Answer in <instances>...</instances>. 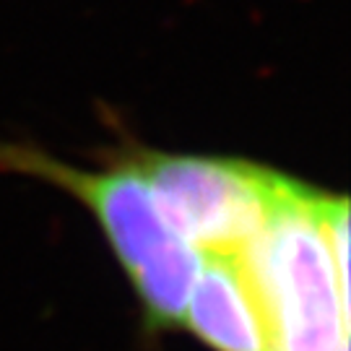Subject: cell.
I'll return each mask as SVG.
<instances>
[{"mask_svg": "<svg viewBox=\"0 0 351 351\" xmlns=\"http://www.w3.org/2000/svg\"><path fill=\"white\" fill-rule=\"evenodd\" d=\"M146 175L167 226L203 255H239L263 232L276 206L281 172L261 164L141 151Z\"/></svg>", "mask_w": 351, "mask_h": 351, "instance_id": "7a4b0ae2", "label": "cell"}, {"mask_svg": "<svg viewBox=\"0 0 351 351\" xmlns=\"http://www.w3.org/2000/svg\"><path fill=\"white\" fill-rule=\"evenodd\" d=\"M0 169L37 177L71 193L81 206H86L128 276H133L141 265L177 239L164 221L149 180L136 159L101 172H84L45 151L0 146Z\"/></svg>", "mask_w": 351, "mask_h": 351, "instance_id": "3957f363", "label": "cell"}, {"mask_svg": "<svg viewBox=\"0 0 351 351\" xmlns=\"http://www.w3.org/2000/svg\"><path fill=\"white\" fill-rule=\"evenodd\" d=\"M182 326L213 351H268L261 300L239 255H206Z\"/></svg>", "mask_w": 351, "mask_h": 351, "instance_id": "277c9868", "label": "cell"}, {"mask_svg": "<svg viewBox=\"0 0 351 351\" xmlns=\"http://www.w3.org/2000/svg\"><path fill=\"white\" fill-rule=\"evenodd\" d=\"M336 195L284 175L263 232L239 252L268 330V351H349V281L330 255Z\"/></svg>", "mask_w": 351, "mask_h": 351, "instance_id": "6da1fadb", "label": "cell"}, {"mask_svg": "<svg viewBox=\"0 0 351 351\" xmlns=\"http://www.w3.org/2000/svg\"><path fill=\"white\" fill-rule=\"evenodd\" d=\"M206 255L190 242L177 237L162 252H156L146 265L130 276L138 294L146 328L149 330H175L182 328L193 287L198 281Z\"/></svg>", "mask_w": 351, "mask_h": 351, "instance_id": "5b68a950", "label": "cell"}]
</instances>
